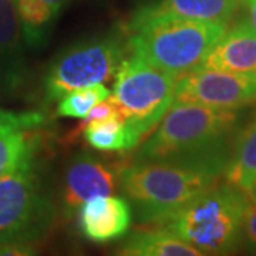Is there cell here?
<instances>
[{
  "label": "cell",
  "instance_id": "1",
  "mask_svg": "<svg viewBox=\"0 0 256 256\" xmlns=\"http://www.w3.org/2000/svg\"><path fill=\"white\" fill-rule=\"evenodd\" d=\"M238 118L236 110L174 100L156 131L140 146L136 160H176L224 172L226 140Z\"/></svg>",
  "mask_w": 256,
  "mask_h": 256
},
{
  "label": "cell",
  "instance_id": "2",
  "mask_svg": "<svg viewBox=\"0 0 256 256\" xmlns=\"http://www.w3.org/2000/svg\"><path fill=\"white\" fill-rule=\"evenodd\" d=\"M228 24L151 14L138 9L128 23V50L158 68L181 77L200 68Z\"/></svg>",
  "mask_w": 256,
  "mask_h": 256
},
{
  "label": "cell",
  "instance_id": "3",
  "mask_svg": "<svg viewBox=\"0 0 256 256\" xmlns=\"http://www.w3.org/2000/svg\"><path fill=\"white\" fill-rule=\"evenodd\" d=\"M220 172L176 160H134L118 171V184L140 222H162L215 185Z\"/></svg>",
  "mask_w": 256,
  "mask_h": 256
},
{
  "label": "cell",
  "instance_id": "4",
  "mask_svg": "<svg viewBox=\"0 0 256 256\" xmlns=\"http://www.w3.org/2000/svg\"><path fill=\"white\" fill-rule=\"evenodd\" d=\"M246 202V192L229 184H215L160 224L201 255H225L235 250L242 239Z\"/></svg>",
  "mask_w": 256,
  "mask_h": 256
},
{
  "label": "cell",
  "instance_id": "5",
  "mask_svg": "<svg viewBox=\"0 0 256 256\" xmlns=\"http://www.w3.org/2000/svg\"><path fill=\"white\" fill-rule=\"evenodd\" d=\"M37 156L0 176V245H33L50 232L54 205L44 191Z\"/></svg>",
  "mask_w": 256,
  "mask_h": 256
},
{
  "label": "cell",
  "instance_id": "6",
  "mask_svg": "<svg viewBox=\"0 0 256 256\" xmlns=\"http://www.w3.org/2000/svg\"><path fill=\"white\" fill-rule=\"evenodd\" d=\"M178 78L136 54L126 56L121 62L111 97L126 124L140 138L150 134L172 106Z\"/></svg>",
  "mask_w": 256,
  "mask_h": 256
},
{
  "label": "cell",
  "instance_id": "7",
  "mask_svg": "<svg viewBox=\"0 0 256 256\" xmlns=\"http://www.w3.org/2000/svg\"><path fill=\"white\" fill-rule=\"evenodd\" d=\"M127 52V42L117 33L90 37L66 48L47 70L46 101H58L67 92L112 78Z\"/></svg>",
  "mask_w": 256,
  "mask_h": 256
},
{
  "label": "cell",
  "instance_id": "8",
  "mask_svg": "<svg viewBox=\"0 0 256 256\" xmlns=\"http://www.w3.org/2000/svg\"><path fill=\"white\" fill-rule=\"evenodd\" d=\"M175 100L215 108L239 110L256 102V72L239 73L196 68L178 78Z\"/></svg>",
  "mask_w": 256,
  "mask_h": 256
},
{
  "label": "cell",
  "instance_id": "9",
  "mask_svg": "<svg viewBox=\"0 0 256 256\" xmlns=\"http://www.w3.org/2000/svg\"><path fill=\"white\" fill-rule=\"evenodd\" d=\"M118 171L107 161L92 154L82 152L74 156L66 168L62 194L67 218L77 214L84 202L101 195H111L116 191Z\"/></svg>",
  "mask_w": 256,
  "mask_h": 256
},
{
  "label": "cell",
  "instance_id": "10",
  "mask_svg": "<svg viewBox=\"0 0 256 256\" xmlns=\"http://www.w3.org/2000/svg\"><path fill=\"white\" fill-rule=\"evenodd\" d=\"M44 126L40 111L0 110V176L38 154Z\"/></svg>",
  "mask_w": 256,
  "mask_h": 256
},
{
  "label": "cell",
  "instance_id": "11",
  "mask_svg": "<svg viewBox=\"0 0 256 256\" xmlns=\"http://www.w3.org/2000/svg\"><path fill=\"white\" fill-rule=\"evenodd\" d=\"M24 40L14 0H0V97H12L28 80Z\"/></svg>",
  "mask_w": 256,
  "mask_h": 256
},
{
  "label": "cell",
  "instance_id": "12",
  "mask_svg": "<svg viewBox=\"0 0 256 256\" xmlns=\"http://www.w3.org/2000/svg\"><path fill=\"white\" fill-rule=\"evenodd\" d=\"M132 220L127 198L101 195L84 202L78 210L82 236L94 244H107L122 238Z\"/></svg>",
  "mask_w": 256,
  "mask_h": 256
},
{
  "label": "cell",
  "instance_id": "13",
  "mask_svg": "<svg viewBox=\"0 0 256 256\" xmlns=\"http://www.w3.org/2000/svg\"><path fill=\"white\" fill-rule=\"evenodd\" d=\"M200 68L250 73L256 72V32L239 20L210 48Z\"/></svg>",
  "mask_w": 256,
  "mask_h": 256
},
{
  "label": "cell",
  "instance_id": "14",
  "mask_svg": "<svg viewBox=\"0 0 256 256\" xmlns=\"http://www.w3.org/2000/svg\"><path fill=\"white\" fill-rule=\"evenodd\" d=\"M240 9V0H156L140 10L151 14L229 24Z\"/></svg>",
  "mask_w": 256,
  "mask_h": 256
},
{
  "label": "cell",
  "instance_id": "15",
  "mask_svg": "<svg viewBox=\"0 0 256 256\" xmlns=\"http://www.w3.org/2000/svg\"><path fill=\"white\" fill-rule=\"evenodd\" d=\"M224 175L226 184L246 194L256 181V112L236 136Z\"/></svg>",
  "mask_w": 256,
  "mask_h": 256
},
{
  "label": "cell",
  "instance_id": "16",
  "mask_svg": "<svg viewBox=\"0 0 256 256\" xmlns=\"http://www.w3.org/2000/svg\"><path fill=\"white\" fill-rule=\"evenodd\" d=\"M122 256H201V252L166 228L132 234L120 248Z\"/></svg>",
  "mask_w": 256,
  "mask_h": 256
},
{
  "label": "cell",
  "instance_id": "17",
  "mask_svg": "<svg viewBox=\"0 0 256 256\" xmlns=\"http://www.w3.org/2000/svg\"><path fill=\"white\" fill-rule=\"evenodd\" d=\"M82 134L87 146L106 152L130 151L141 141L136 131L126 124L122 117H108L94 121L84 128Z\"/></svg>",
  "mask_w": 256,
  "mask_h": 256
},
{
  "label": "cell",
  "instance_id": "18",
  "mask_svg": "<svg viewBox=\"0 0 256 256\" xmlns=\"http://www.w3.org/2000/svg\"><path fill=\"white\" fill-rule=\"evenodd\" d=\"M22 36L30 48H40L47 43L58 14L42 0H14Z\"/></svg>",
  "mask_w": 256,
  "mask_h": 256
},
{
  "label": "cell",
  "instance_id": "19",
  "mask_svg": "<svg viewBox=\"0 0 256 256\" xmlns=\"http://www.w3.org/2000/svg\"><path fill=\"white\" fill-rule=\"evenodd\" d=\"M110 90L104 84H94L64 94L57 102L56 116L64 118H84L94 106L110 97Z\"/></svg>",
  "mask_w": 256,
  "mask_h": 256
},
{
  "label": "cell",
  "instance_id": "20",
  "mask_svg": "<svg viewBox=\"0 0 256 256\" xmlns=\"http://www.w3.org/2000/svg\"><path fill=\"white\" fill-rule=\"evenodd\" d=\"M242 239L249 249L256 246V202L252 201L249 195L242 220Z\"/></svg>",
  "mask_w": 256,
  "mask_h": 256
},
{
  "label": "cell",
  "instance_id": "21",
  "mask_svg": "<svg viewBox=\"0 0 256 256\" xmlns=\"http://www.w3.org/2000/svg\"><path fill=\"white\" fill-rule=\"evenodd\" d=\"M239 10L244 12L240 20L256 32V0H240Z\"/></svg>",
  "mask_w": 256,
  "mask_h": 256
},
{
  "label": "cell",
  "instance_id": "22",
  "mask_svg": "<svg viewBox=\"0 0 256 256\" xmlns=\"http://www.w3.org/2000/svg\"><path fill=\"white\" fill-rule=\"evenodd\" d=\"M42 2L47 3L52 9L54 10L57 14L62 13V10H63V8L66 6V3H67V0H42Z\"/></svg>",
  "mask_w": 256,
  "mask_h": 256
},
{
  "label": "cell",
  "instance_id": "23",
  "mask_svg": "<svg viewBox=\"0 0 256 256\" xmlns=\"http://www.w3.org/2000/svg\"><path fill=\"white\" fill-rule=\"evenodd\" d=\"M249 198L252 200L254 202H256V181L254 182V185H252V188H250V191H249Z\"/></svg>",
  "mask_w": 256,
  "mask_h": 256
},
{
  "label": "cell",
  "instance_id": "24",
  "mask_svg": "<svg viewBox=\"0 0 256 256\" xmlns=\"http://www.w3.org/2000/svg\"><path fill=\"white\" fill-rule=\"evenodd\" d=\"M249 250H250V254H252V255H256V246L250 248Z\"/></svg>",
  "mask_w": 256,
  "mask_h": 256
}]
</instances>
